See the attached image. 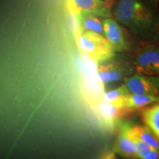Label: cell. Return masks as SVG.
Listing matches in <instances>:
<instances>
[{
    "label": "cell",
    "mask_w": 159,
    "mask_h": 159,
    "mask_svg": "<svg viewBox=\"0 0 159 159\" xmlns=\"http://www.w3.org/2000/svg\"><path fill=\"white\" fill-rule=\"evenodd\" d=\"M114 14L119 21L130 26H147L152 19V12L141 0H119Z\"/></svg>",
    "instance_id": "cell-1"
},
{
    "label": "cell",
    "mask_w": 159,
    "mask_h": 159,
    "mask_svg": "<svg viewBox=\"0 0 159 159\" xmlns=\"http://www.w3.org/2000/svg\"><path fill=\"white\" fill-rule=\"evenodd\" d=\"M78 43L81 50L94 61L103 62L114 55V49L107 39L97 33L81 32L78 35Z\"/></svg>",
    "instance_id": "cell-2"
},
{
    "label": "cell",
    "mask_w": 159,
    "mask_h": 159,
    "mask_svg": "<svg viewBox=\"0 0 159 159\" xmlns=\"http://www.w3.org/2000/svg\"><path fill=\"white\" fill-rule=\"evenodd\" d=\"M136 69L139 74L159 75V48L149 46L139 53Z\"/></svg>",
    "instance_id": "cell-3"
},
{
    "label": "cell",
    "mask_w": 159,
    "mask_h": 159,
    "mask_svg": "<svg viewBox=\"0 0 159 159\" xmlns=\"http://www.w3.org/2000/svg\"><path fill=\"white\" fill-rule=\"evenodd\" d=\"M125 85L129 92L133 94L159 96V78L158 77L134 75L127 79Z\"/></svg>",
    "instance_id": "cell-4"
},
{
    "label": "cell",
    "mask_w": 159,
    "mask_h": 159,
    "mask_svg": "<svg viewBox=\"0 0 159 159\" xmlns=\"http://www.w3.org/2000/svg\"><path fill=\"white\" fill-rule=\"evenodd\" d=\"M102 25L103 33L114 51H122L126 49L127 42L124 30L119 24L114 19H107L104 20Z\"/></svg>",
    "instance_id": "cell-5"
},
{
    "label": "cell",
    "mask_w": 159,
    "mask_h": 159,
    "mask_svg": "<svg viewBox=\"0 0 159 159\" xmlns=\"http://www.w3.org/2000/svg\"><path fill=\"white\" fill-rule=\"evenodd\" d=\"M132 110L122 105L114 103L99 102L97 104V113L107 126L113 127L121 117L125 116Z\"/></svg>",
    "instance_id": "cell-6"
},
{
    "label": "cell",
    "mask_w": 159,
    "mask_h": 159,
    "mask_svg": "<svg viewBox=\"0 0 159 159\" xmlns=\"http://www.w3.org/2000/svg\"><path fill=\"white\" fill-rule=\"evenodd\" d=\"M116 148L117 152L126 159H138L136 147L128 134L127 123L120 125Z\"/></svg>",
    "instance_id": "cell-7"
},
{
    "label": "cell",
    "mask_w": 159,
    "mask_h": 159,
    "mask_svg": "<svg viewBox=\"0 0 159 159\" xmlns=\"http://www.w3.org/2000/svg\"><path fill=\"white\" fill-rule=\"evenodd\" d=\"M77 21L80 33L83 31L92 32L99 35L103 33L102 21L99 16L86 12H80L77 15Z\"/></svg>",
    "instance_id": "cell-8"
},
{
    "label": "cell",
    "mask_w": 159,
    "mask_h": 159,
    "mask_svg": "<svg viewBox=\"0 0 159 159\" xmlns=\"http://www.w3.org/2000/svg\"><path fill=\"white\" fill-rule=\"evenodd\" d=\"M78 12L94 13L99 16H110V10L102 0H73Z\"/></svg>",
    "instance_id": "cell-9"
},
{
    "label": "cell",
    "mask_w": 159,
    "mask_h": 159,
    "mask_svg": "<svg viewBox=\"0 0 159 159\" xmlns=\"http://www.w3.org/2000/svg\"><path fill=\"white\" fill-rule=\"evenodd\" d=\"M124 69L118 63L102 64L98 69V76L103 84L116 82L124 75Z\"/></svg>",
    "instance_id": "cell-10"
},
{
    "label": "cell",
    "mask_w": 159,
    "mask_h": 159,
    "mask_svg": "<svg viewBox=\"0 0 159 159\" xmlns=\"http://www.w3.org/2000/svg\"><path fill=\"white\" fill-rule=\"evenodd\" d=\"M142 119L147 128L159 140V103L144 109Z\"/></svg>",
    "instance_id": "cell-11"
},
{
    "label": "cell",
    "mask_w": 159,
    "mask_h": 159,
    "mask_svg": "<svg viewBox=\"0 0 159 159\" xmlns=\"http://www.w3.org/2000/svg\"><path fill=\"white\" fill-rule=\"evenodd\" d=\"M152 103H159V96L130 94L125 99L124 106L134 111L142 108Z\"/></svg>",
    "instance_id": "cell-12"
},
{
    "label": "cell",
    "mask_w": 159,
    "mask_h": 159,
    "mask_svg": "<svg viewBox=\"0 0 159 159\" xmlns=\"http://www.w3.org/2000/svg\"><path fill=\"white\" fill-rule=\"evenodd\" d=\"M130 130L142 142L155 150H159V140L147 127L130 125Z\"/></svg>",
    "instance_id": "cell-13"
},
{
    "label": "cell",
    "mask_w": 159,
    "mask_h": 159,
    "mask_svg": "<svg viewBox=\"0 0 159 159\" xmlns=\"http://www.w3.org/2000/svg\"><path fill=\"white\" fill-rule=\"evenodd\" d=\"M129 94L130 92L126 85H122L119 88L113 89L103 94L102 101L124 106L125 99Z\"/></svg>",
    "instance_id": "cell-14"
},
{
    "label": "cell",
    "mask_w": 159,
    "mask_h": 159,
    "mask_svg": "<svg viewBox=\"0 0 159 159\" xmlns=\"http://www.w3.org/2000/svg\"><path fill=\"white\" fill-rule=\"evenodd\" d=\"M127 131H128V136H130L131 140L134 143L135 147L136 149V153H137V158L138 159H141L142 157L146 156L147 154L149 153L150 151L152 150H155L152 148H151L150 145L147 144L146 143L142 142L141 139H139L134 133L130 130V125L127 124Z\"/></svg>",
    "instance_id": "cell-15"
},
{
    "label": "cell",
    "mask_w": 159,
    "mask_h": 159,
    "mask_svg": "<svg viewBox=\"0 0 159 159\" xmlns=\"http://www.w3.org/2000/svg\"><path fill=\"white\" fill-rule=\"evenodd\" d=\"M141 159H159V150H152Z\"/></svg>",
    "instance_id": "cell-16"
},
{
    "label": "cell",
    "mask_w": 159,
    "mask_h": 159,
    "mask_svg": "<svg viewBox=\"0 0 159 159\" xmlns=\"http://www.w3.org/2000/svg\"><path fill=\"white\" fill-rule=\"evenodd\" d=\"M141 1H143V0H141ZM144 2L145 3H146V5H149L150 6V7H156L159 4V0H144ZM148 7V6H147Z\"/></svg>",
    "instance_id": "cell-17"
},
{
    "label": "cell",
    "mask_w": 159,
    "mask_h": 159,
    "mask_svg": "<svg viewBox=\"0 0 159 159\" xmlns=\"http://www.w3.org/2000/svg\"><path fill=\"white\" fill-rule=\"evenodd\" d=\"M102 1L105 4V5L107 6V7H108L109 10H111V8L112 7V6L114 4L116 0H102Z\"/></svg>",
    "instance_id": "cell-18"
}]
</instances>
